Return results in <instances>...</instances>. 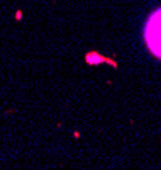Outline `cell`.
<instances>
[{
    "label": "cell",
    "mask_w": 161,
    "mask_h": 170,
    "mask_svg": "<svg viewBox=\"0 0 161 170\" xmlns=\"http://www.w3.org/2000/svg\"><path fill=\"white\" fill-rule=\"evenodd\" d=\"M144 39L149 51L161 58V9L154 10L144 27Z\"/></svg>",
    "instance_id": "obj_1"
},
{
    "label": "cell",
    "mask_w": 161,
    "mask_h": 170,
    "mask_svg": "<svg viewBox=\"0 0 161 170\" xmlns=\"http://www.w3.org/2000/svg\"><path fill=\"white\" fill-rule=\"evenodd\" d=\"M16 19H17V21H20V19H22V14H20V12H17V14H16Z\"/></svg>",
    "instance_id": "obj_2"
}]
</instances>
